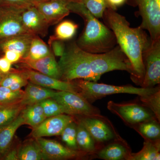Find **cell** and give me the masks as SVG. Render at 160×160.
Returning <instances> with one entry per match:
<instances>
[{
	"label": "cell",
	"mask_w": 160,
	"mask_h": 160,
	"mask_svg": "<svg viewBox=\"0 0 160 160\" xmlns=\"http://www.w3.org/2000/svg\"><path fill=\"white\" fill-rule=\"evenodd\" d=\"M102 18L113 32L118 45L131 63L133 72L132 80L141 86L145 74L142 53L150 44V38L140 26L130 27L126 18L116 10L107 8Z\"/></svg>",
	"instance_id": "obj_1"
},
{
	"label": "cell",
	"mask_w": 160,
	"mask_h": 160,
	"mask_svg": "<svg viewBox=\"0 0 160 160\" xmlns=\"http://www.w3.org/2000/svg\"><path fill=\"white\" fill-rule=\"evenodd\" d=\"M70 12L79 15L84 20L85 27L76 42L83 51L102 53L110 51L117 44L113 32L94 16L82 3H69Z\"/></svg>",
	"instance_id": "obj_2"
},
{
	"label": "cell",
	"mask_w": 160,
	"mask_h": 160,
	"mask_svg": "<svg viewBox=\"0 0 160 160\" xmlns=\"http://www.w3.org/2000/svg\"><path fill=\"white\" fill-rule=\"evenodd\" d=\"M58 64L63 81L83 79L97 82L100 80L92 71L86 52L79 48L76 42L66 47Z\"/></svg>",
	"instance_id": "obj_3"
},
{
	"label": "cell",
	"mask_w": 160,
	"mask_h": 160,
	"mask_svg": "<svg viewBox=\"0 0 160 160\" xmlns=\"http://www.w3.org/2000/svg\"><path fill=\"white\" fill-rule=\"evenodd\" d=\"M72 81L78 87L79 94L91 104L97 100L110 95L128 93L138 95L139 97H144L152 94L160 89L159 86L152 88L142 87L138 88L131 85L113 86L83 79L75 80Z\"/></svg>",
	"instance_id": "obj_4"
},
{
	"label": "cell",
	"mask_w": 160,
	"mask_h": 160,
	"mask_svg": "<svg viewBox=\"0 0 160 160\" xmlns=\"http://www.w3.org/2000/svg\"><path fill=\"white\" fill-rule=\"evenodd\" d=\"M92 71L96 76L101 78L102 75L113 70L128 72L131 77L133 72L131 63L118 45L110 51L102 53L86 52Z\"/></svg>",
	"instance_id": "obj_5"
},
{
	"label": "cell",
	"mask_w": 160,
	"mask_h": 160,
	"mask_svg": "<svg viewBox=\"0 0 160 160\" xmlns=\"http://www.w3.org/2000/svg\"><path fill=\"white\" fill-rule=\"evenodd\" d=\"M61 106L65 114L72 116L92 117L105 119L99 109L82 95L69 91H56L52 98Z\"/></svg>",
	"instance_id": "obj_6"
},
{
	"label": "cell",
	"mask_w": 160,
	"mask_h": 160,
	"mask_svg": "<svg viewBox=\"0 0 160 160\" xmlns=\"http://www.w3.org/2000/svg\"><path fill=\"white\" fill-rule=\"evenodd\" d=\"M126 3L138 8L142 18L139 26L148 31L151 42L160 40V0H127Z\"/></svg>",
	"instance_id": "obj_7"
},
{
	"label": "cell",
	"mask_w": 160,
	"mask_h": 160,
	"mask_svg": "<svg viewBox=\"0 0 160 160\" xmlns=\"http://www.w3.org/2000/svg\"><path fill=\"white\" fill-rule=\"evenodd\" d=\"M107 108L130 127L145 121L156 119L151 110L137 103L119 104L109 101L107 104Z\"/></svg>",
	"instance_id": "obj_8"
},
{
	"label": "cell",
	"mask_w": 160,
	"mask_h": 160,
	"mask_svg": "<svg viewBox=\"0 0 160 160\" xmlns=\"http://www.w3.org/2000/svg\"><path fill=\"white\" fill-rule=\"evenodd\" d=\"M145 74L141 87L152 88L160 83V40L150 42L142 53Z\"/></svg>",
	"instance_id": "obj_9"
},
{
	"label": "cell",
	"mask_w": 160,
	"mask_h": 160,
	"mask_svg": "<svg viewBox=\"0 0 160 160\" xmlns=\"http://www.w3.org/2000/svg\"><path fill=\"white\" fill-rule=\"evenodd\" d=\"M35 139L41 147L45 160H67L94 157L81 150L70 149L54 140L47 139L44 138H37Z\"/></svg>",
	"instance_id": "obj_10"
},
{
	"label": "cell",
	"mask_w": 160,
	"mask_h": 160,
	"mask_svg": "<svg viewBox=\"0 0 160 160\" xmlns=\"http://www.w3.org/2000/svg\"><path fill=\"white\" fill-rule=\"evenodd\" d=\"M24 10L0 6V41L17 35L30 33L22 22L21 15Z\"/></svg>",
	"instance_id": "obj_11"
},
{
	"label": "cell",
	"mask_w": 160,
	"mask_h": 160,
	"mask_svg": "<svg viewBox=\"0 0 160 160\" xmlns=\"http://www.w3.org/2000/svg\"><path fill=\"white\" fill-rule=\"evenodd\" d=\"M74 121V117L66 114L46 118L39 126L32 129V136L35 139L60 136L66 126Z\"/></svg>",
	"instance_id": "obj_12"
},
{
	"label": "cell",
	"mask_w": 160,
	"mask_h": 160,
	"mask_svg": "<svg viewBox=\"0 0 160 160\" xmlns=\"http://www.w3.org/2000/svg\"><path fill=\"white\" fill-rule=\"evenodd\" d=\"M23 70L31 82L56 91H69L79 94L78 87L72 81L58 79L28 68H24Z\"/></svg>",
	"instance_id": "obj_13"
},
{
	"label": "cell",
	"mask_w": 160,
	"mask_h": 160,
	"mask_svg": "<svg viewBox=\"0 0 160 160\" xmlns=\"http://www.w3.org/2000/svg\"><path fill=\"white\" fill-rule=\"evenodd\" d=\"M79 121L83 124L96 142H106L113 139L115 133L105 118L92 117H81Z\"/></svg>",
	"instance_id": "obj_14"
},
{
	"label": "cell",
	"mask_w": 160,
	"mask_h": 160,
	"mask_svg": "<svg viewBox=\"0 0 160 160\" xmlns=\"http://www.w3.org/2000/svg\"><path fill=\"white\" fill-rule=\"evenodd\" d=\"M69 3L60 0H48L39 3L36 8L50 26L59 23L69 15Z\"/></svg>",
	"instance_id": "obj_15"
},
{
	"label": "cell",
	"mask_w": 160,
	"mask_h": 160,
	"mask_svg": "<svg viewBox=\"0 0 160 160\" xmlns=\"http://www.w3.org/2000/svg\"><path fill=\"white\" fill-rule=\"evenodd\" d=\"M21 18L23 25L29 33L43 37L48 34L49 24L36 7L23 10Z\"/></svg>",
	"instance_id": "obj_16"
},
{
	"label": "cell",
	"mask_w": 160,
	"mask_h": 160,
	"mask_svg": "<svg viewBox=\"0 0 160 160\" xmlns=\"http://www.w3.org/2000/svg\"><path fill=\"white\" fill-rule=\"evenodd\" d=\"M23 68H28L46 75L61 80V74L58 62L52 52L38 60H22L19 62Z\"/></svg>",
	"instance_id": "obj_17"
},
{
	"label": "cell",
	"mask_w": 160,
	"mask_h": 160,
	"mask_svg": "<svg viewBox=\"0 0 160 160\" xmlns=\"http://www.w3.org/2000/svg\"><path fill=\"white\" fill-rule=\"evenodd\" d=\"M35 35L25 33L17 35L0 41V50L4 52L10 50L19 53L22 58H26L31 44Z\"/></svg>",
	"instance_id": "obj_18"
},
{
	"label": "cell",
	"mask_w": 160,
	"mask_h": 160,
	"mask_svg": "<svg viewBox=\"0 0 160 160\" xmlns=\"http://www.w3.org/2000/svg\"><path fill=\"white\" fill-rule=\"evenodd\" d=\"M131 153L126 142L120 138L97 152L95 156L105 160H129Z\"/></svg>",
	"instance_id": "obj_19"
},
{
	"label": "cell",
	"mask_w": 160,
	"mask_h": 160,
	"mask_svg": "<svg viewBox=\"0 0 160 160\" xmlns=\"http://www.w3.org/2000/svg\"><path fill=\"white\" fill-rule=\"evenodd\" d=\"M55 92L29 82L20 104L26 106L39 103L43 100L53 97Z\"/></svg>",
	"instance_id": "obj_20"
},
{
	"label": "cell",
	"mask_w": 160,
	"mask_h": 160,
	"mask_svg": "<svg viewBox=\"0 0 160 160\" xmlns=\"http://www.w3.org/2000/svg\"><path fill=\"white\" fill-rule=\"evenodd\" d=\"M25 124L22 113L11 122L0 126V157H3L9 151L16 132Z\"/></svg>",
	"instance_id": "obj_21"
},
{
	"label": "cell",
	"mask_w": 160,
	"mask_h": 160,
	"mask_svg": "<svg viewBox=\"0 0 160 160\" xmlns=\"http://www.w3.org/2000/svg\"><path fill=\"white\" fill-rule=\"evenodd\" d=\"M76 141L80 150L95 156L98 151L95 141L79 121L77 126Z\"/></svg>",
	"instance_id": "obj_22"
},
{
	"label": "cell",
	"mask_w": 160,
	"mask_h": 160,
	"mask_svg": "<svg viewBox=\"0 0 160 160\" xmlns=\"http://www.w3.org/2000/svg\"><path fill=\"white\" fill-rule=\"evenodd\" d=\"M159 140H145L142 149L137 153H131L129 160L160 159Z\"/></svg>",
	"instance_id": "obj_23"
},
{
	"label": "cell",
	"mask_w": 160,
	"mask_h": 160,
	"mask_svg": "<svg viewBox=\"0 0 160 160\" xmlns=\"http://www.w3.org/2000/svg\"><path fill=\"white\" fill-rule=\"evenodd\" d=\"M29 82L28 79L23 69L13 70L3 74L0 81V86L7 87L13 90L21 89Z\"/></svg>",
	"instance_id": "obj_24"
},
{
	"label": "cell",
	"mask_w": 160,
	"mask_h": 160,
	"mask_svg": "<svg viewBox=\"0 0 160 160\" xmlns=\"http://www.w3.org/2000/svg\"><path fill=\"white\" fill-rule=\"evenodd\" d=\"M25 124L35 128L46 118L42 106L39 103L25 106L21 112Z\"/></svg>",
	"instance_id": "obj_25"
},
{
	"label": "cell",
	"mask_w": 160,
	"mask_h": 160,
	"mask_svg": "<svg viewBox=\"0 0 160 160\" xmlns=\"http://www.w3.org/2000/svg\"><path fill=\"white\" fill-rule=\"evenodd\" d=\"M145 140H157L160 138V122L155 118L143 122L132 126Z\"/></svg>",
	"instance_id": "obj_26"
},
{
	"label": "cell",
	"mask_w": 160,
	"mask_h": 160,
	"mask_svg": "<svg viewBox=\"0 0 160 160\" xmlns=\"http://www.w3.org/2000/svg\"><path fill=\"white\" fill-rule=\"evenodd\" d=\"M78 26L70 20L62 21L55 29L54 34L49 38V41L54 40L68 41L73 38L77 31Z\"/></svg>",
	"instance_id": "obj_27"
},
{
	"label": "cell",
	"mask_w": 160,
	"mask_h": 160,
	"mask_svg": "<svg viewBox=\"0 0 160 160\" xmlns=\"http://www.w3.org/2000/svg\"><path fill=\"white\" fill-rule=\"evenodd\" d=\"M19 160H45L42 149L36 140L29 141L18 149Z\"/></svg>",
	"instance_id": "obj_28"
},
{
	"label": "cell",
	"mask_w": 160,
	"mask_h": 160,
	"mask_svg": "<svg viewBox=\"0 0 160 160\" xmlns=\"http://www.w3.org/2000/svg\"><path fill=\"white\" fill-rule=\"evenodd\" d=\"M52 52L51 49L39 36L35 35L32 40L27 57L22 59L34 61L45 57Z\"/></svg>",
	"instance_id": "obj_29"
},
{
	"label": "cell",
	"mask_w": 160,
	"mask_h": 160,
	"mask_svg": "<svg viewBox=\"0 0 160 160\" xmlns=\"http://www.w3.org/2000/svg\"><path fill=\"white\" fill-rule=\"evenodd\" d=\"M25 107L20 102L0 106V126L11 122L16 118Z\"/></svg>",
	"instance_id": "obj_30"
},
{
	"label": "cell",
	"mask_w": 160,
	"mask_h": 160,
	"mask_svg": "<svg viewBox=\"0 0 160 160\" xmlns=\"http://www.w3.org/2000/svg\"><path fill=\"white\" fill-rule=\"evenodd\" d=\"M142 106L152 112L160 122V90L144 97H140Z\"/></svg>",
	"instance_id": "obj_31"
},
{
	"label": "cell",
	"mask_w": 160,
	"mask_h": 160,
	"mask_svg": "<svg viewBox=\"0 0 160 160\" xmlns=\"http://www.w3.org/2000/svg\"><path fill=\"white\" fill-rule=\"evenodd\" d=\"M24 91L22 89L13 90L2 86H0V104L11 105L20 103L22 98Z\"/></svg>",
	"instance_id": "obj_32"
},
{
	"label": "cell",
	"mask_w": 160,
	"mask_h": 160,
	"mask_svg": "<svg viewBox=\"0 0 160 160\" xmlns=\"http://www.w3.org/2000/svg\"><path fill=\"white\" fill-rule=\"evenodd\" d=\"M77 123L75 121L71 122L66 126L60 136L66 146L73 150H80L77 144Z\"/></svg>",
	"instance_id": "obj_33"
},
{
	"label": "cell",
	"mask_w": 160,
	"mask_h": 160,
	"mask_svg": "<svg viewBox=\"0 0 160 160\" xmlns=\"http://www.w3.org/2000/svg\"><path fill=\"white\" fill-rule=\"evenodd\" d=\"M48 0H0V6L18 9L36 7L40 3Z\"/></svg>",
	"instance_id": "obj_34"
},
{
	"label": "cell",
	"mask_w": 160,
	"mask_h": 160,
	"mask_svg": "<svg viewBox=\"0 0 160 160\" xmlns=\"http://www.w3.org/2000/svg\"><path fill=\"white\" fill-rule=\"evenodd\" d=\"M82 4L98 19L102 18L104 12L108 8L106 0H84Z\"/></svg>",
	"instance_id": "obj_35"
},
{
	"label": "cell",
	"mask_w": 160,
	"mask_h": 160,
	"mask_svg": "<svg viewBox=\"0 0 160 160\" xmlns=\"http://www.w3.org/2000/svg\"><path fill=\"white\" fill-rule=\"evenodd\" d=\"M46 118L65 114L62 107L52 98H49L39 102Z\"/></svg>",
	"instance_id": "obj_36"
},
{
	"label": "cell",
	"mask_w": 160,
	"mask_h": 160,
	"mask_svg": "<svg viewBox=\"0 0 160 160\" xmlns=\"http://www.w3.org/2000/svg\"><path fill=\"white\" fill-rule=\"evenodd\" d=\"M64 42L59 40L49 41L52 51L55 56L61 57L64 54L66 47Z\"/></svg>",
	"instance_id": "obj_37"
},
{
	"label": "cell",
	"mask_w": 160,
	"mask_h": 160,
	"mask_svg": "<svg viewBox=\"0 0 160 160\" xmlns=\"http://www.w3.org/2000/svg\"><path fill=\"white\" fill-rule=\"evenodd\" d=\"M4 57L12 64L19 63L22 58V57L16 52L7 50L4 52Z\"/></svg>",
	"instance_id": "obj_38"
},
{
	"label": "cell",
	"mask_w": 160,
	"mask_h": 160,
	"mask_svg": "<svg viewBox=\"0 0 160 160\" xmlns=\"http://www.w3.org/2000/svg\"><path fill=\"white\" fill-rule=\"evenodd\" d=\"M12 65L5 57L0 58V71L2 74H6L11 71Z\"/></svg>",
	"instance_id": "obj_39"
},
{
	"label": "cell",
	"mask_w": 160,
	"mask_h": 160,
	"mask_svg": "<svg viewBox=\"0 0 160 160\" xmlns=\"http://www.w3.org/2000/svg\"><path fill=\"white\" fill-rule=\"evenodd\" d=\"M108 8L116 10L118 7L126 3L127 0H106Z\"/></svg>",
	"instance_id": "obj_40"
},
{
	"label": "cell",
	"mask_w": 160,
	"mask_h": 160,
	"mask_svg": "<svg viewBox=\"0 0 160 160\" xmlns=\"http://www.w3.org/2000/svg\"><path fill=\"white\" fill-rule=\"evenodd\" d=\"M4 156V159L6 160H18V149L14 148L10 151L9 150Z\"/></svg>",
	"instance_id": "obj_41"
},
{
	"label": "cell",
	"mask_w": 160,
	"mask_h": 160,
	"mask_svg": "<svg viewBox=\"0 0 160 160\" xmlns=\"http://www.w3.org/2000/svg\"><path fill=\"white\" fill-rule=\"evenodd\" d=\"M60 1H64L68 3H82L84 0H60Z\"/></svg>",
	"instance_id": "obj_42"
},
{
	"label": "cell",
	"mask_w": 160,
	"mask_h": 160,
	"mask_svg": "<svg viewBox=\"0 0 160 160\" xmlns=\"http://www.w3.org/2000/svg\"><path fill=\"white\" fill-rule=\"evenodd\" d=\"M2 73L1 71H0V81H1V79H2V77L3 76Z\"/></svg>",
	"instance_id": "obj_43"
},
{
	"label": "cell",
	"mask_w": 160,
	"mask_h": 160,
	"mask_svg": "<svg viewBox=\"0 0 160 160\" xmlns=\"http://www.w3.org/2000/svg\"><path fill=\"white\" fill-rule=\"evenodd\" d=\"M2 105H2V104H0V106H2Z\"/></svg>",
	"instance_id": "obj_44"
}]
</instances>
